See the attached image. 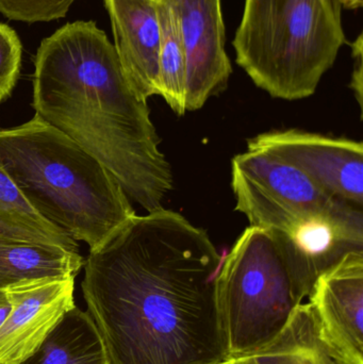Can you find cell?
I'll return each mask as SVG.
<instances>
[{"label":"cell","instance_id":"1","mask_svg":"<svg viewBox=\"0 0 363 364\" xmlns=\"http://www.w3.org/2000/svg\"><path fill=\"white\" fill-rule=\"evenodd\" d=\"M223 258L204 229L164 208L90 252L81 287L111 364L227 363L215 301Z\"/></svg>","mask_w":363,"mask_h":364},{"label":"cell","instance_id":"2","mask_svg":"<svg viewBox=\"0 0 363 364\" xmlns=\"http://www.w3.org/2000/svg\"><path fill=\"white\" fill-rule=\"evenodd\" d=\"M32 106L98 160L130 200L147 212L163 208L174 184L172 168L147 100L128 82L114 46L96 23H66L42 41Z\"/></svg>","mask_w":363,"mask_h":364},{"label":"cell","instance_id":"3","mask_svg":"<svg viewBox=\"0 0 363 364\" xmlns=\"http://www.w3.org/2000/svg\"><path fill=\"white\" fill-rule=\"evenodd\" d=\"M0 164L36 212L90 252L136 215L108 170L38 115L0 129Z\"/></svg>","mask_w":363,"mask_h":364},{"label":"cell","instance_id":"4","mask_svg":"<svg viewBox=\"0 0 363 364\" xmlns=\"http://www.w3.org/2000/svg\"><path fill=\"white\" fill-rule=\"evenodd\" d=\"M340 0H245L236 62L272 97L313 95L347 44Z\"/></svg>","mask_w":363,"mask_h":364},{"label":"cell","instance_id":"5","mask_svg":"<svg viewBox=\"0 0 363 364\" xmlns=\"http://www.w3.org/2000/svg\"><path fill=\"white\" fill-rule=\"evenodd\" d=\"M215 301L229 359L260 350L283 331L300 304L270 231L256 226L243 231L223 258Z\"/></svg>","mask_w":363,"mask_h":364},{"label":"cell","instance_id":"6","mask_svg":"<svg viewBox=\"0 0 363 364\" xmlns=\"http://www.w3.org/2000/svg\"><path fill=\"white\" fill-rule=\"evenodd\" d=\"M247 149L264 151L290 164L330 196L362 208V142L288 129L249 139Z\"/></svg>","mask_w":363,"mask_h":364},{"label":"cell","instance_id":"7","mask_svg":"<svg viewBox=\"0 0 363 364\" xmlns=\"http://www.w3.org/2000/svg\"><path fill=\"white\" fill-rule=\"evenodd\" d=\"M320 337L343 364H363V250L328 269L308 297Z\"/></svg>","mask_w":363,"mask_h":364},{"label":"cell","instance_id":"8","mask_svg":"<svg viewBox=\"0 0 363 364\" xmlns=\"http://www.w3.org/2000/svg\"><path fill=\"white\" fill-rule=\"evenodd\" d=\"M187 55L185 110L202 108L227 87L232 73L225 50L221 0H173Z\"/></svg>","mask_w":363,"mask_h":364},{"label":"cell","instance_id":"9","mask_svg":"<svg viewBox=\"0 0 363 364\" xmlns=\"http://www.w3.org/2000/svg\"><path fill=\"white\" fill-rule=\"evenodd\" d=\"M75 278H43L6 288L12 310L0 327V364L31 356L64 314L75 307Z\"/></svg>","mask_w":363,"mask_h":364},{"label":"cell","instance_id":"10","mask_svg":"<svg viewBox=\"0 0 363 364\" xmlns=\"http://www.w3.org/2000/svg\"><path fill=\"white\" fill-rule=\"evenodd\" d=\"M115 51L128 82L143 100L160 96L159 0H104Z\"/></svg>","mask_w":363,"mask_h":364},{"label":"cell","instance_id":"11","mask_svg":"<svg viewBox=\"0 0 363 364\" xmlns=\"http://www.w3.org/2000/svg\"><path fill=\"white\" fill-rule=\"evenodd\" d=\"M232 172L285 207L306 215H327L350 203L330 196L298 168L261 151L247 149L234 156Z\"/></svg>","mask_w":363,"mask_h":364},{"label":"cell","instance_id":"12","mask_svg":"<svg viewBox=\"0 0 363 364\" xmlns=\"http://www.w3.org/2000/svg\"><path fill=\"white\" fill-rule=\"evenodd\" d=\"M83 265L80 252L0 235V289L43 278H76Z\"/></svg>","mask_w":363,"mask_h":364},{"label":"cell","instance_id":"13","mask_svg":"<svg viewBox=\"0 0 363 364\" xmlns=\"http://www.w3.org/2000/svg\"><path fill=\"white\" fill-rule=\"evenodd\" d=\"M19 364H111L104 339L89 312L75 306L40 348Z\"/></svg>","mask_w":363,"mask_h":364},{"label":"cell","instance_id":"14","mask_svg":"<svg viewBox=\"0 0 363 364\" xmlns=\"http://www.w3.org/2000/svg\"><path fill=\"white\" fill-rule=\"evenodd\" d=\"M229 360L239 364H343L320 337L308 301L298 305L270 343Z\"/></svg>","mask_w":363,"mask_h":364},{"label":"cell","instance_id":"15","mask_svg":"<svg viewBox=\"0 0 363 364\" xmlns=\"http://www.w3.org/2000/svg\"><path fill=\"white\" fill-rule=\"evenodd\" d=\"M0 235L21 241L59 245L79 252V244L28 203L0 164Z\"/></svg>","mask_w":363,"mask_h":364},{"label":"cell","instance_id":"16","mask_svg":"<svg viewBox=\"0 0 363 364\" xmlns=\"http://www.w3.org/2000/svg\"><path fill=\"white\" fill-rule=\"evenodd\" d=\"M161 48L159 57L160 96L176 114L185 110L187 55L178 15L173 0H159Z\"/></svg>","mask_w":363,"mask_h":364},{"label":"cell","instance_id":"17","mask_svg":"<svg viewBox=\"0 0 363 364\" xmlns=\"http://www.w3.org/2000/svg\"><path fill=\"white\" fill-rule=\"evenodd\" d=\"M76 0H0V14L11 21L46 23L66 16Z\"/></svg>","mask_w":363,"mask_h":364},{"label":"cell","instance_id":"18","mask_svg":"<svg viewBox=\"0 0 363 364\" xmlns=\"http://www.w3.org/2000/svg\"><path fill=\"white\" fill-rule=\"evenodd\" d=\"M23 45L16 31L0 23V102L9 97L21 73Z\"/></svg>","mask_w":363,"mask_h":364},{"label":"cell","instance_id":"19","mask_svg":"<svg viewBox=\"0 0 363 364\" xmlns=\"http://www.w3.org/2000/svg\"><path fill=\"white\" fill-rule=\"evenodd\" d=\"M352 55L355 60L353 76H352L351 87L355 92L359 106L362 107V87H363V64H362V34L358 36L357 40L351 44Z\"/></svg>","mask_w":363,"mask_h":364},{"label":"cell","instance_id":"20","mask_svg":"<svg viewBox=\"0 0 363 364\" xmlns=\"http://www.w3.org/2000/svg\"><path fill=\"white\" fill-rule=\"evenodd\" d=\"M12 310V301L6 289H0V327Z\"/></svg>","mask_w":363,"mask_h":364},{"label":"cell","instance_id":"21","mask_svg":"<svg viewBox=\"0 0 363 364\" xmlns=\"http://www.w3.org/2000/svg\"><path fill=\"white\" fill-rule=\"evenodd\" d=\"M341 6H345L347 9H360L362 6V0H340Z\"/></svg>","mask_w":363,"mask_h":364},{"label":"cell","instance_id":"22","mask_svg":"<svg viewBox=\"0 0 363 364\" xmlns=\"http://www.w3.org/2000/svg\"><path fill=\"white\" fill-rule=\"evenodd\" d=\"M223 364H239V363H234V361H232V360H228L227 363H225Z\"/></svg>","mask_w":363,"mask_h":364}]
</instances>
